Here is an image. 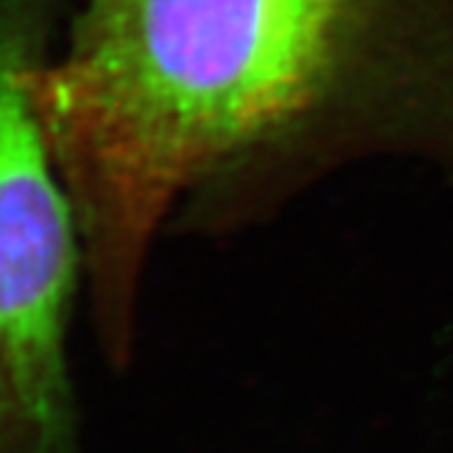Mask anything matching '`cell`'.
Returning a JSON list of instances; mask_svg holds the SVG:
<instances>
[{"instance_id": "1", "label": "cell", "mask_w": 453, "mask_h": 453, "mask_svg": "<svg viewBox=\"0 0 453 453\" xmlns=\"http://www.w3.org/2000/svg\"><path fill=\"white\" fill-rule=\"evenodd\" d=\"M33 104L124 368L164 234L267 225L357 164L453 181V0H79Z\"/></svg>"}, {"instance_id": "2", "label": "cell", "mask_w": 453, "mask_h": 453, "mask_svg": "<svg viewBox=\"0 0 453 453\" xmlns=\"http://www.w3.org/2000/svg\"><path fill=\"white\" fill-rule=\"evenodd\" d=\"M61 18L64 0H0V453H81L68 363L81 229L33 104Z\"/></svg>"}]
</instances>
